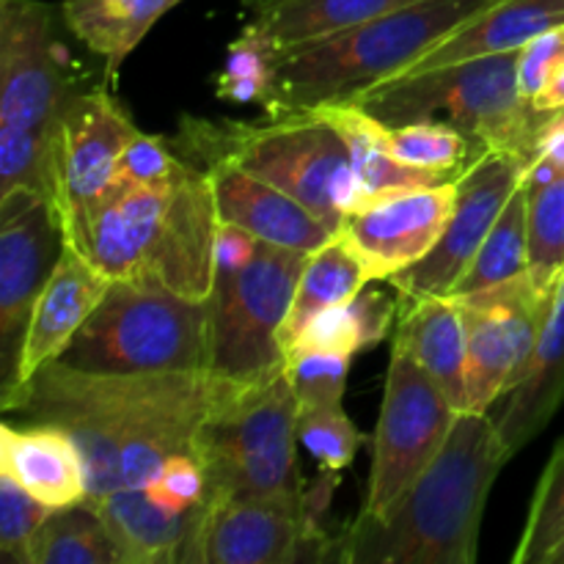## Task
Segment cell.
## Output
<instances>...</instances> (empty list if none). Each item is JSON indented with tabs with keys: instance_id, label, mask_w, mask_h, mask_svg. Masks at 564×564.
<instances>
[{
	"instance_id": "obj_46",
	"label": "cell",
	"mask_w": 564,
	"mask_h": 564,
	"mask_svg": "<svg viewBox=\"0 0 564 564\" xmlns=\"http://www.w3.org/2000/svg\"><path fill=\"white\" fill-rule=\"evenodd\" d=\"M549 564H564V540H562L560 549L554 551V556H551V562H549Z\"/></svg>"
},
{
	"instance_id": "obj_3",
	"label": "cell",
	"mask_w": 564,
	"mask_h": 564,
	"mask_svg": "<svg viewBox=\"0 0 564 564\" xmlns=\"http://www.w3.org/2000/svg\"><path fill=\"white\" fill-rule=\"evenodd\" d=\"M218 224L213 180L187 163L160 185L113 182L88 213L77 251L113 281L207 301Z\"/></svg>"
},
{
	"instance_id": "obj_30",
	"label": "cell",
	"mask_w": 564,
	"mask_h": 564,
	"mask_svg": "<svg viewBox=\"0 0 564 564\" xmlns=\"http://www.w3.org/2000/svg\"><path fill=\"white\" fill-rule=\"evenodd\" d=\"M279 42L251 20L226 50L220 72L213 75L215 97L229 105H259L268 116L279 86Z\"/></svg>"
},
{
	"instance_id": "obj_4",
	"label": "cell",
	"mask_w": 564,
	"mask_h": 564,
	"mask_svg": "<svg viewBox=\"0 0 564 564\" xmlns=\"http://www.w3.org/2000/svg\"><path fill=\"white\" fill-rule=\"evenodd\" d=\"M499 0H413L330 36L281 50L268 119L350 102L391 80Z\"/></svg>"
},
{
	"instance_id": "obj_39",
	"label": "cell",
	"mask_w": 564,
	"mask_h": 564,
	"mask_svg": "<svg viewBox=\"0 0 564 564\" xmlns=\"http://www.w3.org/2000/svg\"><path fill=\"white\" fill-rule=\"evenodd\" d=\"M149 499L165 512L185 516L204 501L207 494V474L196 455H176L160 466V471L143 485Z\"/></svg>"
},
{
	"instance_id": "obj_11",
	"label": "cell",
	"mask_w": 564,
	"mask_h": 564,
	"mask_svg": "<svg viewBox=\"0 0 564 564\" xmlns=\"http://www.w3.org/2000/svg\"><path fill=\"white\" fill-rule=\"evenodd\" d=\"M75 91L53 6L0 0V127L31 132L58 158L61 121Z\"/></svg>"
},
{
	"instance_id": "obj_22",
	"label": "cell",
	"mask_w": 564,
	"mask_h": 564,
	"mask_svg": "<svg viewBox=\"0 0 564 564\" xmlns=\"http://www.w3.org/2000/svg\"><path fill=\"white\" fill-rule=\"evenodd\" d=\"M391 345L411 352L457 411H468V325L455 297L400 295V319Z\"/></svg>"
},
{
	"instance_id": "obj_7",
	"label": "cell",
	"mask_w": 564,
	"mask_h": 564,
	"mask_svg": "<svg viewBox=\"0 0 564 564\" xmlns=\"http://www.w3.org/2000/svg\"><path fill=\"white\" fill-rule=\"evenodd\" d=\"M297 400L284 369L259 383L226 378L196 441L207 474L204 499L240 496L303 505L306 482L297 468Z\"/></svg>"
},
{
	"instance_id": "obj_33",
	"label": "cell",
	"mask_w": 564,
	"mask_h": 564,
	"mask_svg": "<svg viewBox=\"0 0 564 564\" xmlns=\"http://www.w3.org/2000/svg\"><path fill=\"white\" fill-rule=\"evenodd\" d=\"M391 152L411 169L433 171L457 182L468 169L485 158L482 149L446 121H413L389 127Z\"/></svg>"
},
{
	"instance_id": "obj_24",
	"label": "cell",
	"mask_w": 564,
	"mask_h": 564,
	"mask_svg": "<svg viewBox=\"0 0 564 564\" xmlns=\"http://www.w3.org/2000/svg\"><path fill=\"white\" fill-rule=\"evenodd\" d=\"M88 505L102 516L121 564H180L198 512H165L143 488L113 490Z\"/></svg>"
},
{
	"instance_id": "obj_8",
	"label": "cell",
	"mask_w": 564,
	"mask_h": 564,
	"mask_svg": "<svg viewBox=\"0 0 564 564\" xmlns=\"http://www.w3.org/2000/svg\"><path fill=\"white\" fill-rule=\"evenodd\" d=\"M86 372H204L213 369L207 301L116 279L58 358Z\"/></svg>"
},
{
	"instance_id": "obj_32",
	"label": "cell",
	"mask_w": 564,
	"mask_h": 564,
	"mask_svg": "<svg viewBox=\"0 0 564 564\" xmlns=\"http://www.w3.org/2000/svg\"><path fill=\"white\" fill-rule=\"evenodd\" d=\"M529 193L523 187H518L516 196L507 202V207L501 209L499 220L490 229V235L485 237L482 248L477 251V257L471 259V264L466 268V273L457 279V284L452 286V297H466L474 292H482L488 286L501 284V281H510L516 275L529 273Z\"/></svg>"
},
{
	"instance_id": "obj_38",
	"label": "cell",
	"mask_w": 564,
	"mask_h": 564,
	"mask_svg": "<svg viewBox=\"0 0 564 564\" xmlns=\"http://www.w3.org/2000/svg\"><path fill=\"white\" fill-rule=\"evenodd\" d=\"M50 516H53V507L28 494L9 474H0V551L3 556L17 564H31L28 562L31 540Z\"/></svg>"
},
{
	"instance_id": "obj_9",
	"label": "cell",
	"mask_w": 564,
	"mask_h": 564,
	"mask_svg": "<svg viewBox=\"0 0 564 564\" xmlns=\"http://www.w3.org/2000/svg\"><path fill=\"white\" fill-rule=\"evenodd\" d=\"M308 253L259 240L246 264L215 270L207 297L213 369L220 378L259 383L284 369L279 330L290 314Z\"/></svg>"
},
{
	"instance_id": "obj_17",
	"label": "cell",
	"mask_w": 564,
	"mask_h": 564,
	"mask_svg": "<svg viewBox=\"0 0 564 564\" xmlns=\"http://www.w3.org/2000/svg\"><path fill=\"white\" fill-rule=\"evenodd\" d=\"M455 198L457 182L413 187L350 215L341 229L367 257L372 281H389L433 251L449 224Z\"/></svg>"
},
{
	"instance_id": "obj_16",
	"label": "cell",
	"mask_w": 564,
	"mask_h": 564,
	"mask_svg": "<svg viewBox=\"0 0 564 564\" xmlns=\"http://www.w3.org/2000/svg\"><path fill=\"white\" fill-rule=\"evenodd\" d=\"M523 171L527 163L510 152H490L474 169H468L457 180L455 209L433 251L389 279L397 295H449L482 248L501 209L521 187Z\"/></svg>"
},
{
	"instance_id": "obj_20",
	"label": "cell",
	"mask_w": 564,
	"mask_h": 564,
	"mask_svg": "<svg viewBox=\"0 0 564 564\" xmlns=\"http://www.w3.org/2000/svg\"><path fill=\"white\" fill-rule=\"evenodd\" d=\"M0 474L53 510L88 501V474L75 441L55 424H0Z\"/></svg>"
},
{
	"instance_id": "obj_6",
	"label": "cell",
	"mask_w": 564,
	"mask_h": 564,
	"mask_svg": "<svg viewBox=\"0 0 564 564\" xmlns=\"http://www.w3.org/2000/svg\"><path fill=\"white\" fill-rule=\"evenodd\" d=\"M350 102L386 127L446 121L471 138L485 154L510 152L532 163L540 143L543 110H534L518 86V53L405 72L358 94Z\"/></svg>"
},
{
	"instance_id": "obj_29",
	"label": "cell",
	"mask_w": 564,
	"mask_h": 564,
	"mask_svg": "<svg viewBox=\"0 0 564 564\" xmlns=\"http://www.w3.org/2000/svg\"><path fill=\"white\" fill-rule=\"evenodd\" d=\"M397 319H400V295L394 301L378 290H361L352 301L317 314L290 350H325L356 356V352L380 345L397 325Z\"/></svg>"
},
{
	"instance_id": "obj_44",
	"label": "cell",
	"mask_w": 564,
	"mask_h": 564,
	"mask_svg": "<svg viewBox=\"0 0 564 564\" xmlns=\"http://www.w3.org/2000/svg\"><path fill=\"white\" fill-rule=\"evenodd\" d=\"M534 110H560L564 108V61L556 66V72L551 75V80L545 83V88L540 91V97L534 99Z\"/></svg>"
},
{
	"instance_id": "obj_21",
	"label": "cell",
	"mask_w": 564,
	"mask_h": 564,
	"mask_svg": "<svg viewBox=\"0 0 564 564\" xmlns=\"http://www.w3.org/2000/svg\"><path fill=\"white\" fill-rule=\"evenodd\" d=\"M496 424L507 449L516 457L551 424L564 402V279L551 301L538 345L521 380L501 397Z\"/></svg>"
},
{
	"instance_id": "obj_18",
	"label": "cell",
	"mask_w": 564,
	"mask_h": 564,
	"mask_svg": "<svg viewBox=\"0 0 564 564\" xmlns=\"http://www.w3.org/2000/svg\"><path fill=\"white\" fill-rule=\"evenodd\" d=\"M110 284H113V279L105 275L86 253L64 242V253L50 273L36 306H33L25 345H22L20 389L39 369L58 361L61 352L69 347L83 323L99 306Z\"/></svg>"
},
{
	"instance_id": "obj_37",
	"label": "cell",
	"mask_w": 564,
	"mask_h": 564,
	"mask_svg": "<svg viewBox=\"0 0 564 564\" xmlns=\"http://www.w3.org/2000/svg\"><path fill=\"white\" fill-rule=\"evenodd\" d=\"M297 441L323 471H341L356 460L364 438L345 408L334 405L297 413Z\"/></svg>"
},
{
	"instance_id": "obj_1",
	"label": "cell",
	"mask_w": 564,
	"mask_h": 564,
	"mask_svg": "<svg viewBox=\"0 0 564 564\" xmlns=\"http://www.w3.org/2000/svg\"><path fill=\"white\" fill-rule=\"evenodd\" d=\"M226 378L209 372H86L53 361L39 369L6 413L55 424L80 449L88 501L143 488L165 460L196 455V441Z\"/></svg>"
},
{
	"instance_id": "obj_35",
	"label": "cell",
	"mask_w": 564,
	"mask_h": 564,
	"mask_svg": "<svg viewBox=\"0 0 564 564\" xmlns=\"http://www.w3.org/2000/svg\"><path fill=\"white\" fill-rule=\"evenodd\" d=\"M564 540V438L556 444L538 490H534L532 507H529L527 527H523L521 543L512 554L516 564H549L554 551Z\"/></svg>"
},
{
	"instance_id": "obj_15",
	"label": "cell",
	"mask_w": 564,
	"mask_h": 564,
	"mask_svg": "<svg viewBox=\"0 0 564 564\" xmlns=\"http://www.w3.org/2000/svg\"><path fill=\"white\" fill-rule=\"evenodd\" d=\"M138 132L108 86L75 91L69 99L58 141V220L66 246L80 248L83 224L113 185L121 154Z\"/></svg>"
},
{
	"instance_id": "obj_31",
	"label": "cell",
	"mask_w": 564,
	"mask_h": 564,
	"mask_svg": "<svg viewBox=\"0 0 564 564\" xmlns=\"http://www.w3.org/2000/svg\"><path fill=\"white\" fill-rule=\"evenodd\" d=\"M31 564H121L102 516L88 501L61 507L39 527L28 549Z\"/></svg>"
},
{
	"instance_id": "obj_19",
	"label": "cell",
	"mask_w": 564,
	"mask_h": 564,
	"mask_svg": "<svg viewBox=\"0 0 564 564\" xmlns=\"http://www.w3.org/2000/svg\"><path fill=\"white\" fill-rule=\"evenodd\" d=\"M207 174L213 180L218 218L242 226L257 240L312 253L336 235L306 204L248 171L218 165Z\"/></svg>"
},
{
	"instance_id": "obj_28",
	"label": "cell",
	"mask_w": 564,
	"mask_h": 564,
	"mask_svg": "<svg viewBox=\"0 0 564 564\" xmlns=\"http://www.w3.org/2000/svg\"><path fill=\"white\" fill-rule=\"evenodd\" d=\"M253 20L279 42V47L330 36L394 11L413 0H246Z\"/></svg>"
},
{
	"instance_id": "obj_43",
	"label": "cell",
	"mask_w": 564,
	"mask_h": 564,
	"mask_svg": "<svg viewBox=\"0 0 564 564\" xmlns=\"http://www.w3.org/2000/svg\"><path fill=\"white\" fill-rule=\"evenodd\" d=\"M339 471H323L314 482L306 485V494H303V507H306V516L312 518L314 523L323 527V518L328 516L330 501H334L336 488H339Z\"/></svg>"
},
{
	"instance_id": "obj_27",
	"label": "cell",
	"mask_w": 564,
	"mask_h": 564,
	"mask_svg": "<svg viewBox=\"0 0 564 564\" xmlns=\"http://www.w3.org/2000/svg\"><path fill=\"white\" fill-rule=\"evenodd\" d=\"M180 3L182 0H64L61 20L72 36L102 55L105 80H113L143 36Z\"/></svg>"
},
{
	"instance_id": "obj_26",
	"label": "cell",
	"mask_w": 564,
	"mask_h": 564,
	"mask_svg": "<svg viewBox=\"0 0 564 564\" xmlns=\"http://www.w3.org/2000/svg\"><path fill=\"white\" fill-rule=\"evenodd\" d=\"M369 281H372V273H369L367 257L356 246V240L345 229H339L325 246L308 253L303 264L290 314L279 330L281 350H290L317 314L352 301Z\"/></svg>"
},
{
	"instance_id": "obj_2",
	"label": "cell",
	"mask_w": 564,
	"mask_h": 564,
	"mask_svg": "<svg viewBox=\"0 0 564 564\" xmlns=\"http://www.w3.org/2000/svg\"><path fill=\"white\" fill-rule=\"evenodd\" d=\"M512 460L490 413H457L427 471L386 518L358 516L334 538L330 562L474 564L488 496Z\"/></svg>"
},
{
	"instance_id": "obj_12",
	"label": "cell",
	"mask_w": 564,
	"mask_h": 564,
	"mask_svg": "<svg viewBox=\"0 0 564 564\" xmlns=\"http://www.w3.org/2000/svg\"><path fill=\"white\" fill-rule=\"evenodd\" d=\"M64 253L58 213L33 191L0 196V411L20 389V361L33 306Z\"/></svg>"
},
{
	"instance_id": "obj_5",
	"label": "cell",
	"mask_w": 564,
	"mask_h": 564,
	"mask_svg": "<svg viewBox=\"0 0 564 564\" xmlns=\"http://www.w3.org/2000/svg\"><path fill=\"white\" fill-rule=\"evenodd\" d=\"M171 147L202 171L235 165L281 187L334 231L361 209V187L345 138L312 110L268 121L185 113Z\"/></svg>"
},
{
	"instance_id": "obj_14",
	"label": "cell",
	"mask_w": 564,
	"mask_h": 564,
	"mask_svg": "<svg viewBox=\"0 0 564 564\" xmlns=\"http://www.w3.org/2000/svg\"><path fill=\"white\" fill-rule=\"evenodd\" d=\"M455 301L468 325V411L488 413L521 380L554 297L521 273Z\"/></svg>"
},
{
	"instance_id": "obj_10",
	"label": "cell",
	"mask_w": 564,
	"mask_h": 564,
	"mask_svg": "<svg viewBox=\"0 0 564 564\" xmlns=\"http://www.w3.org/2000/svg\"><path fill=\"white\" fill-rule=\"evenodd\" d=\"M457 408L433 375L400 345H391L383 405L372 444L367 499L358 516H389L413 482L438 457L455 427Z\"/></svg>"
},
{
	"instance_id": "obj_13",
	"label": "cell",
	"mask_w": 564,
	"mask_h": 564,
	"mask_svg": "<svg viewBox=\"0 0 564 564\" xmlns=\"http://www.w3.org/2000/svg\"><path fill=\"white\" fill-rule=\"evenodd\" d=\"M334 538L303 505L279 499H204L180 564L330 562Z\"/></svg>"
},
{
	"instance_id": "obj_25",
	"label": "cell",
	"mask_w": 564,
	"mask_h": 564,
	"mask_svg": "<svg viewBox=\"0 0 564 564\" xmlns=\"http://www.w3.org/2000/svg\"><path fill=\"white\" fill-rule=\"evenodd\" d=\"M556 25H564V0H499L477 20L452 33L444 44L430 50L408 72L438 69L482 55L518 53L523 44Z\"/></svg>"
},
{
	"instance_id": "obj_42",
	"label": "cell",
	"mask_w": 564,
	"mask_h": 564,
	"mask_svg": "<svg viewBox=\"0 0 564 564\" xmlns=\"http://www.w3.org/2000/svg\"><path fill=\"white\" fill-rule=\"evenodd\" d=\"M259 240L237 224L220 220L218 235H215V270H231L246 264L257 251Z\"/></svg>"
},
{
	"instance_id": "obj_40",
	"label": "cell",
	"mask_w": 564,
	"mask_h": 564,
	"mask_svg": "<svg viewBox=\"0 0 564 564\" xmlns=\"http://www.w3.org/2000/svg\"><path fill=\"white\" fill-rule=\"evenodd\" d=\"M187 165L171 147V138L163 135H147L138 132L130 143H127L124 154L116 169V180L121 185H160L180 174Z\"/></svg>"
},
{
	"instance_id": "obj_41",
	"label": "cell",
	"mask_w": 564,
	"mask_h": 564,
	"mask_svg": "<svg viewBox=\"0 0 564 564\" xmlns=\"http://www.w3.org/2000/svg\"><path fill=\"white\" fill-rule=\"evenodd\" d=\"M564 61V25L540 33L518 50V86L527 102H534L551 75Z\"/></svg>"
},
{
	"instance_id": "obj_34",
	"label": "cell",
	"mask_w": 564,
	"mask_h": 564,
	"mask_svg": "<svg viewBox=\"0 0 564 564\" xmlns=\"http://www.w3.org/2000/svg\"><path fill=\"white\" fill-rule=\"evenodd\" d=\"M529 279L543 297H554L564 279V174L529 193Z\"/></svg>"
},
{
	"instance_id": "obj_23",
	"label": "cell",
	"mask_w": 564,
	"mask_h": 564,
	"mask_svg": "<svg viewBox=\"0 0 564 564\" xmlns=\"http://www.w3.org/2000/svg\"><path fill=\"white\" fill-rule=\"evenodd\" d=\"M312 113L328 121L345 138L347 152H350L352 174H356L358 187H361V209L372 207L375 202H383L389 196H397V193L413 191V187L452 182L446 176L433 174V171L411 169V165L400 163L394 158V152H391L389 127L375 119L372 113H367L361 105H323V108H314Z\"/></svg>"
},
{
	"instance_id": "obj_45",
	"label": "cell",
	"mask_w": 564,
	"mask_h": 564,
	"mask_svg": "<svg viewBox=\"0 0 564 564\" xmlns=\"http://www.w3.org/2000/svg\"><path fill=\"white\" fill-rule=\"evenodd\" d=\"M554 130H564V108L560 110H543V127H540V141H543L549 132ZM540 147V143H538ZM538 154V152H534Z\"/></svg>"
},
{
	"instance_id": "obj_36",
	"label": "cell",
	"mask_w": 564,
	"mask_h": 564,
	"mask_svg": "<svg viewBox=\"0 0 564 564\" xmlns=\"http://www.w3.org/2000/svg\"><path fill=\"white\" fill-rule=\"evenodd\" d=\"M352 356L325 350H290L284 372L297 400V413L341 405Z\"/></svg>"
}]
</instances>
